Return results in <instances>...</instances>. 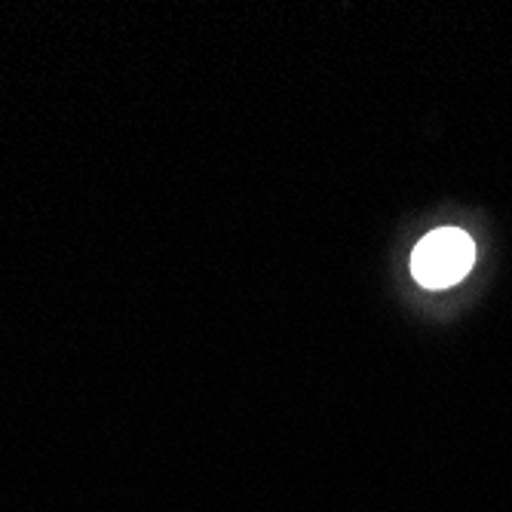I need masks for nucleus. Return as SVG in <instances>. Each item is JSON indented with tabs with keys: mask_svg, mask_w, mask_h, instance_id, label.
<instances>
[{
	"mask_svg": "<svg viewBox=\"0 0 512 512\" xmlns=\"http://www.w3.org/2000/svg\"><path fill=\"white\" fill-rule=\"evenodd\" d=\"M473 261V240L457 227H442L417 243L411 255V273L427 289H448L473 270Z\"/></svg>",
	"mask_w": 512,
	"mask_h": 512,
	"instance_id": "obj_1",
	"label": "nucleus"
}]
</instances>
